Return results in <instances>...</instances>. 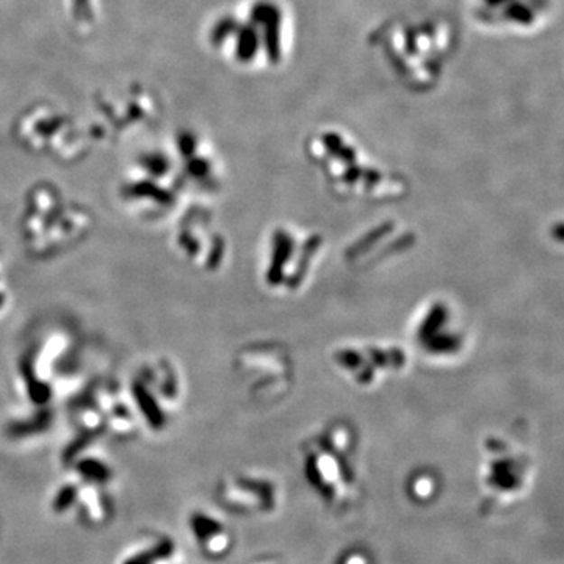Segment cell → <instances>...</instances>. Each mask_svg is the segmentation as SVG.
<instances>
[{
	"instance_id": "cell-1",
	"label": "cell",
	"mask_w": 564,
	"mask_h": 564,
	"mask_svg": "<svg viewBox=\"0 0 564 564\" xmlns=\"http://www.w3.org/2000/svg\"><path fill=\"white\" fill-rule=\"evenodd\" d=\"M370 42L400 84L425 93L439 84L458 49V30L438 13L397 16L374 29Z\"/></svg>"
},
{
	"instance_id": "cell-7",
	"label": "cell",
	"mask_w": 564,
	"mask_h": 564,
	"mask_svg": "<svg viewBox=\"0 0 564 564\" xmlns=\"http://www.w3.org/2000/svg\"><path fill=\"white\" fill-rule=\"evenodd\" d=\"M78 497V489L74 486H65L60 489L57 497L54 500V511L63 513L74 504V500Z\"/></svg>"
},
{
	"instance_id": "cell-2",
	"label": "cell",
	"mask_w": 564,
	"mask_h": 564,
	"mask_svg": "<svg viewBox=\"0 0 564 564\" xmlns=\"http://www.w3.org/2000/svg\"><path fill=\"white\" fill-rule=\"evenodd\" d=\"M291 21L278 0H248L217 25L223 54L246 71L281 65L291 49Z\"/></svg>"
},
{
	"instance_id": "cell-3",
	"label": "cell",
	"mask_w": 564,
	"mask_h": 564,
	"mask_svg": "<svg viewBox=\"0 0 564 564\" xmlns=\"http://www.w3.org/2000/svg\"><path fill=\"white\" fill-rule=\"evenodd\" d=\"M559 10V0H467L472 23L497 35H536Z\"/></svg>"
},
{
	"instance_id": "cell-5",
	"label": "cell",
	"mask_w": 564,
	"mask_h": 564,
	"mask_svg": "<svg viewBox=\"0 0 564 564\" xmlns=\"http://www.w3.org/2000/svg\"><path fill=\"white\" fill-rule=\"evenodd\" d=\"M172 549H174V546H172L171 541L163 540L154 549L138 553L135 557H132L131 559H127L125 564H154L159 559L171 557Z\"/></svg>"
},
{
	"instance_id": "cell-6",
	"label": "cell",
	"mask_w": 564,
	"mask_h": 564,
	"mask_svg": "<svg viewBox=\"0 0 564 564\" xmlns=\"http://www.w3.org/2000/svg\"><path fill=\"white\" fill-rule=\"evenodd\" d=\"M79 470L91 480L107 481L110 476L107 467H104L102 464L96 463V461H82L79 464Z\"/></svg>"
},
{
	"instance_id": "cell-9",
	"label": "cell",
	"mask_w": 564,
	"mask_h": 564,
	"mask_svg": "<svg viewBox=\"0 0 564 564\" xmlns=\"http://www.w3.org/2000/svg\"><path fill=\"white\" fill-rule=\"evenodd\" d=\"M344 564H367V563H365V559H364L363 557H361V555H357V553H353V555H350V557L347 559V561H345Z\"/></svg>"
},
{
	"instance_id": "cell-4",
	"label": "cell",
	"mask_w": 564,
	"mask_h": 564,
	"mask_svg": "<svg viewBox=\"0 0 564 564\" xmlns=\"http://www.w3.org/2000/svg\"><path fill=\"white\" fill-rule=\"evenodd\" d=\"M191 529L195 532L198 540L206 544L212 542L215 538H225L220 523L199 513L191 517Z\"/></svg>"
},
{
	"instance_id": "cell-8",
	"label": "cell",
	"mask_w": 564,
	"mask_h": 564,
	"mask_svg": "<svg viewBox=\"0 0 564 564\" xmlns=\"http://www.w3.org/2000/svg\"><path fill=\"white\" fill-rule=\"evenodd\" d=\"M414 487H416L417 497H428L430 493H431V489H433V486H431V483H430L428 478H419V480L416 481V486Z\"/></svg>"
}]
</instances>
